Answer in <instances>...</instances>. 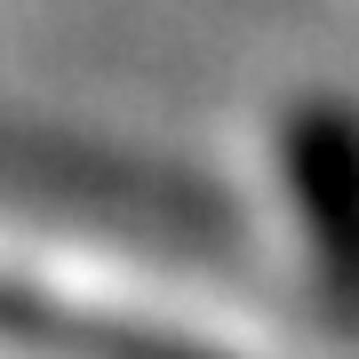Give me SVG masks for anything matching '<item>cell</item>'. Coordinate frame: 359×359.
<instances>
[{
  "label": "cell",
  "instance_id": "obj_1",
  "mask_svg": "<svg viewBox=\"0 0 359 359\" xmlns=\"http://www.w3.org/2000/svg\"><path fill=\"white\" fill-rule=\"evenodd\" d=\"M295 176H304V200H311V224H320L327 271L344 287H359V128L344 112L311 120Z\"/></svg>",
  "mask_w": 359,
  "mask_h": 359
}]
</instances>
